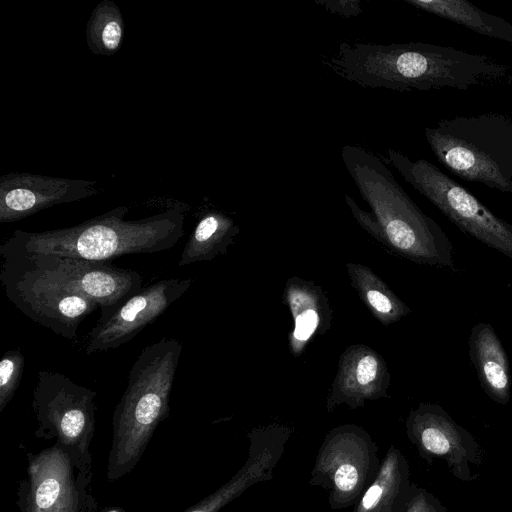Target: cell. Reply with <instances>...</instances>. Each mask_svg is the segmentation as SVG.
Here are the masks:
<instances>
[{
	"label": "cell",
	"mask_w": 512,
	"mask_h": 512,
	"mask_svg": "<svg viewBox=\"0 0 512 512\" xmlns=\"http://www.w3.org/2000/svg\"><path fill=\"white\" fill-rule=\"evenodd\" d=\"M424 132L433 154L452 174L512 193V117L459 116Z\"/></svg>",
	"instance_id": "obj_5"
},
{
	"label": "cell",
	"mask_w": 512,
	"mask_h": 512,
	"mask_svg": "<svg viewBox=\"0 0 512 512\" xmlns=\"http://www.w3.org/2000/svg\"><path fill=\"white\" fill-rule=\"evenodd\" d=\"M96 395L60 372L40 370L32 399L37 421L34 435L39 439H54L68 454L76 473L90 477Z\"/></svg>",
	"instance_id": "obj_6"
},
{
	"label": "cell",
	"mask_w": 512,
	"mask_h": 512,
	"mask_svg": "<svg viewBox=\"0 0 512 512\" xmlns=\"http://www.w3.org/2000/svg\"><path fill=\"white\" fill-rule=\"evenodd\" d=\"M128 211L127 206H118L67 228L43 232L15 230L2 245L31 253L109 261L125 254L168 250L184 235L182 206L139 220H125Z\"/></svg>",
	"instance_id": "obj_2"
},
{
	"label": "cell",
	"mask_w": 512,
	"mask_h": 512,
	"mask_svg": "<svg viewBox=\"0 0 512 512\" xmlns=\"http://www.w3.org/2000/svg\"><path fill=\"white\" fill-rule=\"evenodd\" d=\"M124 37V19L112 0H102L91 12L86 25V43L98 56H112L120 48Z\"/></svg>",
	"instance_id": "obj_21"
},
{
	"label": "cell",
	"mask_w": 512,
	"mask_h": 512,
	"mask_svg": "<svg viewBox=\"0 0 512 512\" xmlns=\"http://www.w3.org/2000/svg\"><path fill=\"white\" fill-rule=\"evenodd\" d=\"M283 302L294 324L288 338L289 350L298 357L313 337L325 334L330 329L332 309L320 286L297 276L286 281Z\"/></svg>",
	"instance_id": "obj_15"
},
{
	"label": "cell",
	"mask_w": 512,
	"mask_h": 512,
	"mask_svg": "<svg viewBox=\"0 0 512 512\" xmlns=\"http://www.w3.org/2000/svg\"><path fill=\"white\" fill-rule=\"evenodd\" d=\"M101 512H125V510L122 507H109L105 510H102Z\"/></svg>",
	"instance_id": "obj_28"
},
{
	"label": "cell",
	"mask_w": 512,
	"mask_h": 512,
	"mask_svg": "<svg viewBox=\"0 0 512 512\" xmlns=\"http://www.w3.org/2000/svg\"><path fill=\"white\" fill-rule=\"evenodd\" d=\"M346 270L351 286L370 311L384 326H389L407 316L410 308L369 267L349 262Z\"/></svg>",
	"instance_id": "obj_19"
},
{
	"label": "cell",
	"mask_w": 512,
	"mask_h": 512,
	"mask_svg": "<svg viewBox=\"0 0 512 512\" xmlns=\"http://www.w3.org/2000/svg\"><path fill=\"white\" fill-rule=\"evenodd\" d=\"M341 159L381 226L384 247L418 264L455 270L449 237L408 196L378 156L347 144Z\"/></svg>",
	"instance_id": "obj_3"
},
{
	"label": "cell",
	"mask_w": 512,
	"mask_h": 512,
	"mask_svg": "<svg viewBox=\"0 0 512 512\" xmlns=\"http://www.w3.org/2000/svg\"><path fill=\"white\" fill-rule=\"evenodd\" d=\"M27 477L19 482L21 512H97L90 493L92 477L76 473L68 454L54 443L27 454Z\"/></svg>",
	"instance_id": "obj_9"
},
{
	"label": "cell",
	"mask_w": 512,
	"mask_h": 512,
	"mask_svg": "<svg viewBox=\"0 0 512 512\" xmlns=\"http://www.w3.org/2000/svg\"><path fill=\"white\" fill-rule=\"evenodd\" d=\"M25 357L19 350H9L0 361V413L10 403L19 387Z\"/></svg>",
	"instance_id": "obj_24"
},
{
	"label": "cell",
	"mask_w": 512,
	"mask_h": 512,
	"mask_svg": "<svg viewBox=\"0 0 512 512\" xmlns=\"http://www.w3.org/2000/svg\"><path fill=\"white\" fill-rule=\"evenodd\" d=\"M333 441L336 448L327 452L330 476L339 495L350 496L359 489L362 481L364 458L355 456L351 449L342 448L340 433L334 437Z\"/></svg>",
	"instance_id": "obj_22"
},
{
	"label": "cell",
	"mask_w": 512,
	"mask_h": 512,
	"mask_svg": "<svg viewBox=\"0 0 512 512\" xmlns=\"http://www.w3.org/2000/svg\"><path fill=\"white\" fill-rule=\"evenodd\" d=\"M1 246L21 253L47 277L95 302L100 309L118 304L143 287V278L138 272L113 266L109 261L31 253Z\"/></svg>",
	"instance_id": "obj_11"
},
{
	"label": "cell",
	"mask_w": 512,
	"mask_h": 512,
	"mask_svg": "<svg viewBox=\"0 0 512 512\" xmlns=\"http://www.w3.org/2000/svg\"><path fill=\"white\" fill-rule=\"evenodd\" d=\"M413 7L460 24L478 34L512 44V24L465 0H405Z\"/></svg>",
	"instance_id": "obj_18"
},
{
	"label": "cell",
	"mask_w": 512,
	"mask_h": 512,
	"mask_svg": "<svg viewBox=\"0 0 512 512\" xmlns=\"http://www.w3.org/2000/svg\"><path fill=\"white\" fill-rule=\"evenodd\" d=\"M345 202L358 224L380 244L383 243L381 226L373 213L362 210L354 199L345 194Z\"/></svg>",
	"instance_id": "obj_25"
},
{
	"label": "cell",
	"mask_w": 512,
	"mask_h": 512,
	"mask_svg": "<svg viewBox=\"0 0 512 512\" xmlns=\"http://www.w3.org/2000/svg\"><path fill=\"white\" fill-rule=\"evenodd\" d=\"M0 280L8 300L37 324L68 340L99 306L47 277L21 253L0 246Z\"/></svg>",
	"instance_id": "obj_8"
},
{
	"label": "cell",
	"mask_w": 512,
	"mask_h": 512,
	"mask_svg": "<svg viewBox=\"0 0 512 512\" xmlns=\"http://www.w3.org/2000/svg\"><path fill=\"white\" fill-rule=\"evenodd\" d=\"M275 460L273 450L268 447L262 449L253 457H250L232 479L184 512H218L226 504L241 495L249 486L266 478Z\"/></svg>",
	"instance_id": "obj_20"
},
{
	"label": "cell",
	"mask_w": 512,
	"mask_h": 512,
	"mask_svg": "<svg viewBox=\"0 0 512 512\" xmlns=\"http://www.w3.org/2000/svg\"><path fill=\"white\" fill-rule=\"evenodd\" d=\"M99 193L92 180L9 173L0 177V222L10 223L52 206Z\"/></svg>",
	"instance_id": "obj_13"
},
{
	"label": "cell",
	"mask_w": 512,
	"mask_h": 512,
	"mask_svg": "<svg viewBox=\"0 0 512 512\" xmlns=\"http://www.w3.org/2000/svg\"><path fill=\"white\" fill-rule=\"evenodd\" d=\"M192 282L190 278L159 280L116 305L102 308L96 325L86 336V353L115 349L130 341L179 299Z\"/></svg>",
	"instance_id": "obj_10"
},
{
	"label": "cell",
	"mask_w": 512,
	"mask_h": 512,
	"mask_svg": "<svg viewBox=\"0 0 512 512\" xmlns=\"http://www.w3.org/2000/svg\"><path fill=\"white\" fill-rule=\"evenodd\" d=\"M239 233V226L218 210L205 212L190 234L179 259L178 267L211 261L225 254Z\"/></svg>",
	"instance_id": "obj_17"
},
{
	"label": "cell",
	"mask_w": 512,
	"mask_h": 512,
	"mask_svg": "<svg viewBox=\"0 0 512 512\" xmlns=\"http://www.w3.org/2000/svg\"><path fill=\"white\" fill-rule=\"evenodd\" d=\"M323 64L361 87L395 91L465 90L504 83L509 74L506 64L490 56L422 42H342Z\"/></svg>",
	"instance_id": "obj_1"
},
{
	"label": "cell",
	"mask_w": 512,
	"mask_h": 512,
	"mask_svg": "<svg viewBox=\"0 0 512 512\" xmlns=\"http://www.w3.org/2000/svg\"><path fill=\"white\" fill-rule=\"evenodd\" d=\"M390 164L463 232L512 260V225L425 159L411 160L388 149Z\"/></svg>",
	"instance_id": "obj_7"
},
{
	"label": "cell",
	"mask_w": 512,
	"mask_h": 512,
	"mask_svg": "<svg viewBox=\"0 0 512 512\" xmlns=\"http://www.w3.org/2000/svg\"><path fill=\"white\" fill-rule=\"evenodd\" d=\"M407 429L424 456L446 461L450 472L461 481L477 478L473 467L482 463V448L441 406L419 404L408 416Z\"/></svg>",
	"instance_id": "obj_12"
},
{
	"label": "cell",
	"mask_w": 512,
	"mask_h": 512,
	"mask_svg": "<svg viewBox=\"0 0 512 512\" xmlns=\"http://www.w3.org/2000/svg\"><path fill=\"white\" fill-rule=\"evenodd\" d=\"M407 512H446V510L431 495L422 493L413 499Z\"/></svg>",
	"instance_id": "obj_27"
},
{
	"label": "cell",
	"mask_w": 512,
	"mask_h": 512,
	"mask_svg": "<svg viewBox=\"0 0 512 512\" xmlns=\"http://www.w3.org/2000/svg\"><path fill=\"white\" fill-rule=\"evenodd\" d=\"M182 343L175 338L144 347L133 363L112 418L107 479L114 482L138 464L158 425L169 417L170 393Z\"/></svg>",
	"instance_id": "obj_4"
},
{
	"label": "cell",
	"mask_w": 512,
	"mask_h": 512,
	"mask_svg": "<svg viewBox=\"0 0 512 512\" xmlns=\"http://www.w3.org/2000/svg\"><path fill=\"white\" fill-rule=\"evenodd\" d=\"M390 381L382 355L364 344L350 345L340 355L327 398L328 411L343 403L356 408L367 400L388 397Z\"/></svg>",
	"instance_id": "obj_14"
},
{
	"label": "cell",
	"mask_w": 512,
	"mask_h": 512,
	"mask_svg": "<svg viewBox=\"0 0 512 512\" xmlns=\"http://www.w3.org/2000/svg\"><path fill=\"white\" fill-rule=\"evenodd\" d=\"M469 356L485 394L500 405L511 397V374L507 353L491 324L479 322L469 336Z\"/></svg>",
	"instance_id": "obj_16"
},
{
	"label": "cell",
	"mask_w": 512,
	"mask_h": 512,
	"mask_svg": "<svg viewBox=\"0 0 512 512\" xmlns=\"http://www.w3.org/2000/svg\"><path fill=\"white\" fill-rule=\"evenodd\" d=\"M316 4L324 7L330 13L345 18L356 17L362 13L360 0H318Z\"/></svg>",
	"instance_id": "obj_26"
},
{
	"label": "cell",
	"mask_w": 512,
	"mask_h": 512,
	"mask_svg": "<svg viewBox=\"0 0 512 512\" xmlns=\"http://www.w3.org/2000/svg\"><path fill=\"white\" fill-rule=\"evenodd\" d=\"M401 480L399 457L391 450L383 462L381 470L362 497L357 512H378L394 499Z\"/></svg>",
	"instance_id": "obj_23"
}]
</instances>
